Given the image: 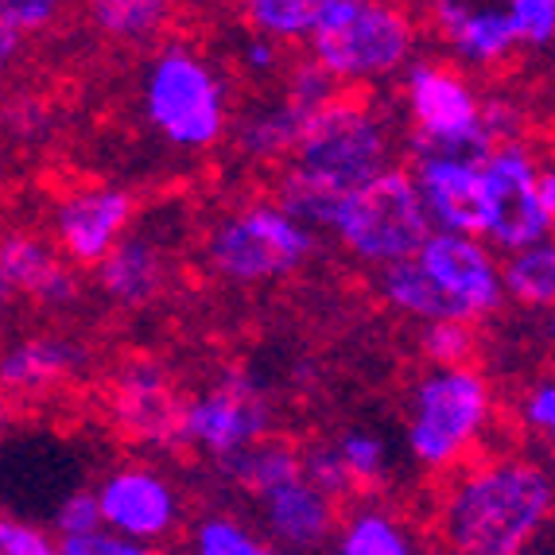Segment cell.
<instances>
[{"label":"cell","mask_w":555,"mask_h":555,"mask_svg":"<svg viewBox=\"0 0 555 555\" xmlns=\"http://www.w3.org/2000/svg\"><path fill=\"white\" fill-rule=\"evenodd\" d=\"M59 552L63 555H140L144 552V544H137V540L129 537H109L105 528H98V532H86V537H70L59 544Z\"/></svg>","instance_id":"e575fe53"},{"label":"cell","mask_w":555,"mask_h":555,"mask_svg":"<svg viewBox=\"0 0 555 555\" xmlns=\"http://www.w3.org/2000/svg\"><path fill=\"white\" fill-rule=\"evenodd\" d=\"M338 454L350 470V481H380L389 474V447L373 431H346Z\"/></svg>","instance_id":"f1b7e54d"},{"label":"cell","mask_w":555,"mask_h":555,"mask_svg":"<svg viewBox=\"0 0 555 555\" xmlns=\"http://www.w3.org/2000/svg\"><path fill=\"white\" fill-rule=\"evenodd\" d=\"M552 513V481L540 466L505 459L451 493L443 509V537L470 555H517Z\"/></svg>","instance_id":"6da1fadb"},{"label":"cell","mask_w":555,"mask_h":555,"mask_svg":"<svg viewBox=\"0 0 555 555\" xmlns=\"http://www.w3.org/2000/svg\"><path fill=\"white\" fill-rule=\"evenodd\" d=\"M416 191L424 198L427 222L451 233H486V183L481 164L466 159H420Z\"/></svg>","instance_id":"5bb4252c"},{"label":"cell","mask_w":555,"mask_h":555,"mask_svg":"<svg viewBox=\"0 0 555 555\" xmlns=\"http://www.w3.org/2000/svg\"><path fill=\"white\" fill-rule=\"evenodd\" d=\"M132 218V195L117 186H98L82 195L66 198L59 206V245L70 253L78 264H98L113 249V241Z\"/></svg>","instance_id":"9a60e30c"},{"label":"cell","mask_w":555,"mask_h":555,"mask_svg":"<svg viewBox=\"0 0 555 555\" xmlns=\"http://www.w3.org/2000/svg\"><path fill=\"white\" fill-rule=\"evenodd\" d=\"M315 105L319 102H307L296 93L287 105H276V109H264L253 120H245V129H241L245 152H253V156H284L287 149H296L299 129H304L307 113Z\"/></svg>","instance_id":"603a6c76"},{"label":"cell","mask_w":555,"mask_h":555,"mask_svg":"<svg viewBox=\"0 0 555 555\" xmlns=\"http://www.w3.org/2000/svg\"><path fill=\"white\" fill-rule=\"evenodd\" d=\"M269 431V412L249 380H222L183 408V439L210 454H230Z\"/></svg>","instance_id":"8fae6325"},{"label":"cell","mask_w":555,"mask_h":555,"mask_svg":"<svg viewBox=\"0 0 555 555\" xmlns=\"http://www.w3.org/2000/svg\"><path fill=\"white\" fill-rule=\"evenodd\" d=\"M0 299H9V280H4V272H0Z\"/></svg>","instance_id":"ab89813d"},{"label":"cell","mask_w":555,"mask_h":555,"mask_svg":"<svg viewBox=\"0 0 555 555\" xmlns=\"http://www.w3.org/2000/svg\"><path fill=\"white\" fill-rule=\"evenodd\" d=\"M260 498H264L269 532L284 547H319L331 537V525H334L331 493L311 486L304 474L292 481H280V486H272Z\"/></svg>","instance_id":"e0dca14e"},{"label":"cell","mask_w":555,"mask_h":555,"mask_svg":"<svg viewBox=\"0 0 555 555\" xmlns=\"http://www.w3.org/2000/svg\"><path fill=\"white\" fill-rule=\"evenodd\" d=\"M537 164L525 149L490 152L481 159V183H486V233L501 249H525L532 241H544L552 230V214L540 203Z\"/></svg>","instance_id":"9c48e42d"},{"label":"cell","mask_w":555,"mask_h":555,"mask_svg":"<svg viewBox=\"0 0 555 555\" xmlns=\"http://www.w3.org/2000/svg\"><path fill=\"white\" fill-rule=\"evenodd\" d=\"M424 353L436 365H463L474 353L470 319H431L424 331Z\"/></svg>","instance_id":"f546056e"},{"label":"cell","mask_w":555,"mask_h":555,"mask_svg":"<svg viewBox=\"0 0 555 555\" xmlns=\"http://www.w3.org/2000/svg\"><path fill=\"white\" fill-rule=\"evenodd\" d=\"M299 459L296 451L287 443H276V439H253V443L237 447V451L222 454V466L237 486H245L249 493H269L272 486L280 481H292L299 478Z\"/></svg>","instance_id":"7402d4cb"},{"label":"cell","mask_w":555,"mask_h":555,"mask_svg":"<svg viewBox=\"0 0 555 555\" xmlns=\"http://www.w3.org/2000/svg\"><path fill=\"white\" fill-rule=\"evenodd\" d=\"M98 264H102L105 296L125 307H144L164 292V264H159V253L152 249L149 241L117 237L113 249Z\"/></svg>","instance_id":"ffe728a7"},{"label":"cell","mask_w":555,"mask_h":555,"mask_svg":"<svg viewBox=\"0 0 555 555\" xmlns=\"http://www.w3.org/2000/svg\"><path fill=\"white\" fill-rule=\"evenodd\" d=\"M195 552L198 555H260L264 544L253 540L249 528H241L230 517H210L195 528Z\"/></svg>","instance_id":"4dcf8cb0"},{"label":"cell","mask_w":555,"mask_h":555,"mask_svg":"<svg viewBox=\"0 0 555 555\" xmlns=\"http://www.w3.org/2000/svg\"><path fill=\"white\" fill-rule=\"evenodd\" d=\"M171 0H90V20L113 39H144L164 28Z\"/></svg>","instance_id":"484cf974"},{"label":"cell","mask_w":555,"mask_h":555,"mask_svg":"<svg viewBox=\"0 0 555 555\" xmlns=\"http://www.w3.org/2000/svg\"><path fill=\"white\" fill-rule=\"evenodd\" d=\"M311 257V233L276 206H249L218 225L210 241L214 269L241 284L296 272Z\"/></svg>","instance_id":"52a82bcc"},{"label":"cell","mask_w":555,"mask_h":555,"mask_svg":"<svg viewBox=\"0 0 555 555\" xmlns=\"http://www.w3.org/2000/svg\"><path fill=\"white\" fill-rule=\"evenodd\" d=\"M334 0H245V16L257 31L276 39L311 36Z\"/></svg>","instance_id":"d4e9b609"},{"label":"cell","mask_w":555,"mask_h":555,"mask_svg":"<svg viewBox=\"0 0 555 555\" xmlns=\"http://www.w3.org/2000/svg\"><path fill=\"white\" fill-rule=\"evenodd\" d=\"M299 470L307 474V481L311 486H319L323 493H346L350 490V470H346L343 454H338V447H323V451H315L307 463H299Z\"/></svg>","instance_id":"d6a6232c"},{"label":"cell","mask_w":555,"mask_h":555,"mask_svg":"<svg viewBox=\"0 0 555 555\" xmlns=\"http://www.w3.org/2000/svg\"><path fill=\"white\" fill-rule=\"evenodd\" d=\"M343 555H408L404 528L385 513H358L343 532Z\"/></svg>","instance_id":"4316f807"},{"label":"cell","mask_w":555,"mask_h":555,"mask_svg":"<svg viewBox=\"0 0 555 555\" xmlns=\"http://www.w3.org/2000/svg\"><path fill=\"white\" fill-rule=\"evenodd\" d=\"M93 498L102 509V525L120 532V537L137 540V544L167 537L179 517L171 486L152 470H117L113 478L102 481V490Z\"/></svg>","instance_id":"7c38bea8"},{"label":"cell","mask_w":555,"mask_h":555,"mask_svg":"<svg viewBox=\"0 0 555 555\" xmlns=\"http://www.w3.org/2000/svg\"><path fill=\"white\" fill-rule=\"evenodd\" d=\"M490 416V389L466 365H439L416 389L408 443L424 466H451Z\"/></svg>","instance_id":"5b68a950"},{"label":"cell","mask_w":555,"mask_h":555,"mask_svg":"<svg viewBox=\"0 0 555 555\" xmlns=\"http://www.w3.org/2000/svg\"><path fill=\"white\" fill-rule=\"evenodd\" d=\"M416 260L470 319L486 315L501 304L498 269H493L490 253L481 249L470 233H427L424 245L416 249Z\"/></svg>","instance_id":"30bf717a"},{"label":"cell","mask_w":555,"mask_h":555,"mask_svg":"<svg viewBox=\"0 0 555 555\" xmlns=\"http://www.w3.org/2000/svg\"><path fill=\"white\" fill-rule=\"evenodd\" d=\"M501 287H509V296L528 307H547L555 299V253L544 241H532L509 260Z\"/></svg>","instance_id":"cb8c5ba5"},{"label":"cell","mask_w":555,"mask_h":555,"mask_svg":"<svg viewBox=\"0 0 555 555\" xmlns=\"http://www.w3.org/2000/svg\"><path fill=\"white\" fill-rule=\"evenodd\" d=\"M55 525H59V537L70 540V537H86V532H98L102 525V509H98V498L93 493H70L63 498L55 513Z\"/></svg>","instance_id":"1f68e13d"},{"label":"cell","mask_w":555,"mask_h":555,"mask_svg":"<svg viewBox=\"0 0 555 555\" xmlns=\"http://www.w3.org/2000/svg\"><path fill=\"white\" fill-rule=\"evenodd\" d=\"M144 105H149L152 125L179 149H206L225 129L222 86L203 59L186 51H167L156 59Z\"/></svg>","instance_id":"8992f818"},{"label":"cell","mask_w":555,"mask_h":555,"mask_svg":"<svg viewBox=\"0 0 555 555\" xmlns=\"http://www.w3.org/2000/svg\"><path fill=\"white\" fill-rule=\"evenodd\" d=\"M51 552L55 547L43 537V528L0 513V555H51Z\"/></svg>","instance_id":"836d02e7"},{"label":"cell","mask_w":555,"mask_h":555,"mask_svg":"<svg viewBox=\"0 0 555 555\" xmlns=\"http://www.w3.org/2000/svg\"><path fill=\"white\" fill-rule=\"evenodd\" d=\"M338 203H343V195H334L326 186L311 183V179L299 176V171H292L284 191H280V210L292 214V218L304 225H331L334 214H338Z\"/></svg>","instance_id":"83f0119b"},{"label":"cell","mask_w":555,"mask_h":555,"mask_svg":"<svg viewBox=\"0 0 555 555\" xmlns=\"http://www.w3.org/2000/svg\"><path fill=\"white\" fill-rule=\"evenodd\" d=\"M0 272L9 280V292L36 299L47 307H63L78 296V280L59 264V257L36 237L0 241Z\"/></svg>","instance_id":"ac0fdd59"},{"label":"cell","mask_w":555,"mask_h":555,"mask_svg":"<svg viewBox=\"0 0 555 555\" xmlns=\"http://www.w3.org/2000/svg\"><path fill=\"white\" fill-rule=\"evenodd\" d=\"M0 436H4V412H0Z\"/></svg>","instance_id":"60d3db41"},{"label":"cell","mask_w":555,"mask_h":555,"mask_svg":"<svg viewBox=\"0 0 555 555\" xmlns=\"http://www.w3.org/2000/svg\"><path fill=\"white\" fill-rule=\"evenodd\" d=\"M525 420L532 427H540V431H552V427H555V389L547 385V380L528 392V400H525Z\"/></svg>","instance_id":"8d00e7d4"},{"label":"cell","mask_w":555,"mask_h":555,"mask_svg":"<svg viewBox=\"0 0 555 555\" xmlns=\"http://www.w3.org/2000/svg\"><path fill=\"white\" fill-rule=\"evenodd\" d=\"M59 9H63V0H0V16L20 31H36L51 24Z\"/></svg>","instance_id":"d590c367"},{"label":"cell","mask_w":555,"mask_h":555,"mask_svg":"<svg viewBox=\"0 0 555 555\" xmlns=\"http://www.w3.org/2000/svg\"><path fill=\"white\" fill-rule=\"evenodd\" d=\"M408 102L420 137H470L481 132V105L474 90L443 66H412Z\"/></svg>","instance_id":"2e32d148"},{"label":"cell","mask_w":555,"mask_h":555,"mask_svg":"<svg viewBox=\"0 0 555 555\" xmlns=\"http://www.w3.org/2000/svg\"><path fill=\"white\" fill-rule=\"evenodd\" d=\"M427 210L416 183L404 171H377L361 186L346 191L331 230L361 260L389 264V260L416 257L427 237Z\"/></svg>","instance_id":"7a4b0ae2"},{"label":"cell","mask_w":555,"mask_h":555,"mask_svg":"<svg viewBox=\"0 0 555 555\" xmlns=\"http://www.w3.org/2000/svg\"><path fill=\"white\" fill-rule=\"evenodd\" d=\"M113 416H117L120 431L140 439V443L171 447L183 439V404H179L176 389L167 385L164 373L152 365H132L117 380Z\"/></svg>","instance_id":"4fadbf2b"},{"label":"cell","mask_w":555,"mask_h":555,"mask_svg":"<svg viewBox=\"0 0 555 555\" xmlns=\"http://www.w3.org/2000/svg\"><path fill=\"white\" fill-rule=\"evenodd\" d=\"M436 16L470 63H493L517 43L547 47L555 36V0H436Z\"/></svg>","instance_id":"ba28073f"},{"label":"cell","mask_w":555,"mask_h":555,"mask_svg":"<svg viewBox=\"0 0 555 555\" xmlns=\"http://www.w3.org/2000/svg\"><path fill=\"white\" fill-rule=\"evenodd\" d=\"M82 346L66 338H28L0 353V389L9 392H43L59 380L75 377L82 365Z\"/></svg>","instance_id":"d6986e66"},{"label":"cell","mask_w":555,"mask_h":555,"mask_svg":"<svg viewBox=\"0 0 555 555\" xmlns=\"http://www.w3.org/2000/svg\"><path fill=\"white\" fill-rule=\"evenodd\" d=\"M311 43L323 75L380 78L408 59L412 24L392 0H334Z\"/></svg>","instance_id":"277c9868"},{"label":"cell","mask_w":555,"mask_h":555,"mask_svg":"<svg viewBox=\"0 0 555 555\" xmlns=\"http://www.w3.org/2000/svg\"><path fill=\"white\" fill-rule=\"evenodd\" d=\"M20 51V28H12L9 20L0 16V66H9Z\"/></svg>","instance_id":"74e56055"},{"label":"cell","mask_w":555,"mask_h":555,"mask_svg":"<svg viewBox=\"0 0 555 555\" xmlns=\"http://www.w3.org/2000/svg\"><path fill=\"white\" fill-rule=\"evenodd\" d=\"M537 186H540V203H544V210L555 218V176H552V171H540Z\"/></svg>","instance_id":"f35d334b"},{"label":"cell","mask_w":555,"mask_h":555,"mask_svg":"<svg viewBox=\"0 0 555 555\" xmlns=\"http://www.w3.org/2000/svg\"><path fill=\"white\" fill-rule=\"evenodd\" d=\"M296 152L299 176L326 186L334 195H346L377 171H385L389 137L380 129V120L361 105L319 102L299 129Z\"/></svg>","instance_id":"3957f363"},{"label":"cell","mask_w":555,"mask_h":555,"mask_svg":"<svg viewBox=\"0 0 555 555\" xmlns=\"http://www.w3.org/2000/svg\"><path fill=\"white\" fill-rule=\"evenodd\" d=\"M380 287H385L389 304L412 319H427V323H431V319H470L436 280L420 269V260H412V257L389 260Z\"/></svg>","instance_id":"44dd1931"}]
</instances>
